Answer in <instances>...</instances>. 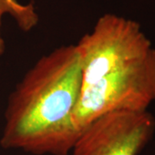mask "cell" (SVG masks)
Segmentation results:
<instances>
[{
	"instance_id": "6da1fadb",
	"label": "cell",
	"mask_w": 155,
	"mask_h": 155,
	"mask_svg": "<svg viewBox=\"0 0 155 155\" xmlns=\"http://www.w3.org/2000/svg\"><path fill=\"white\" fill-rule=\"evenodd\" d=\"M81 90L74 123L81 131L116 111H146L155 101V48L140 25L104 14L76 45Z\"/></svg>"
},
{
	"instance_id": "277c9868",
	"label": "cell",
	"mask_w": 155,
	"mask_h": 155,
	"mask_svg": "<svg viewBox=\"0 0 155 155\" xmlns=\"http://www.w3.org/2000/svg\"><path fill=\"white\" fill-rule=\"evenodd\" d=\"M5 15H10L22 30L28 32L38 23L39 17L32 4L23 5L18 0H0V56L5 49V41L2 37V19Z\"/></svg>"
},
{
	"instance_id": "3957f363",
	"label": "cell",
	"mask_w": 155,
	"mask_h": 155,
	"mask_svg": "<svg viewBox=\"0 0 155 155\" xmlns=\"http://www.w3.org/2000/svg\"><path fill=\"white\" fill-rule=\"evenodd\" d=\"M155 132L147 110L116 111L99 116L79 134L72 155H138Z\"/></svg>"
},
{
	"instance_id": "7a4b0ae2",
	"label": "cell",
	"mask_w": 155,
	"mask_h": 155,
	"mask_svg": "<svg viewBox=\"0 0 155 155\" xmlns=\"http://www.w3.org/2000/svg\"><path fill=\"white\" fill-rule=\"evenodd\" d=\"M76 45L35 62L9 97L0 145L35 155H69L79 135L74 123L81 90Z\"/></svg>"
}]
</instances>
